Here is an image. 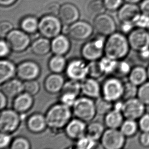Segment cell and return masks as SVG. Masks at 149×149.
Returning <instances> with one entry per match:
<instances>
[{
    "instance_id": "6da1fadb",
    "label": "cell",
    "mask_w": 149,
    "mask_h": 149,
    "mask_svg": "<svg viewBox=\"0 0 149 149\" xmlns=\"http://www.w3.org/2000/svg\"><path fill=\"white\" fill-rule=\"evenodd\" d=\"M73 116L70 107L60 102L52 105L45 114L47 128L53 132L64 129Z\"/></svg>"
},
{
    "instance_id": "7a4b0ae2",
    "label": "cell",
    "mask_w": 149,
    "mask_h": 149,
    "mask_svg": "<svg viewBox=\"0 0 149 149\" xmlns=\"http://www.w3.org/2000/svg\"><path fill=\"white\" fill-rule=\"evenodd\" d=\"M130 49L128 37L123 33L115 32L105 40L104 56L115 60H122L128 54Z\"/></svg>"
},
{
    "instance_id": "3957f363",
    "label": "cell",
    "mask_w": 149,
    "mask_h": 149,
    "mask_svg": "<svg viewBox=\"0 0 149 149\" xmlns=\"http://www.w3.org/2000/svg\"><path fill=\"white\" fill-rule=\"evenodd\" d=\"M72 111L74 118L89 123L97 115L95 100L85 96L78 97L72 107Z\"/></svg>"
},
{
    "instance_id": "277c9868",
    "label": "cell",
    "mask_w": 149,
    "mask_h": 149,
    "mask_svg": "<svg viewBox=\"0 0 149 149\" xmlns=\"http://www.w3.org/2000/svg\"><path fill=\"white\" fill-rule=\"evenodd\" d=\"M104 36H98L87 41L81 48L82 58L88 62L98 61L104 56Z\"/></svg>"
},
{
    "instance_id": "5b68a950",
    "label": "cell",
    "mask_w": 149,
    "mask_h": 149,
    "mask_svg": "<svg viewBox=\"0 0 149 149\" xmlns=\"http://www.w3.org/2000/svg\"><path fill=\"white\" fill-rule=\"evenodd\" d=\"M124 83L117 77H109L101 85V96L115 102L122 98Z\"/></svg>"
},
{
    "instance_id": "8992f818",
    "label": "cell",
    "mask_w": 149,
    "mask_h": 149,
    "mask_svg": "<svg viewBox=\"0 0 149 149\" xmlns=\"http://www.w3.org/2000/svg\"><path fill=\"white\" fill-rule=\"evenodd\" d=\"M22 115L13 109L1 110L0 115V130L5 133L12 134L20 127Z\"/></svg>"
},
{
    "instance_id": "52a82bcc",
    "label": "cell",
    "mask_w": 149,
    "mask_h": 149,
    "mask_svg": "<svg viewBox=\"0 0 149 149\" xmlns=\"http://www.w3.org/2000/svg\"><path fill=\"white\" fill-rule=\"evenodd\" d=\"M60 18L53 15L43 16L39 22L38 31L41 35L47 38H54L61 34L62 23Z\"/></svg>"
},
{
    "instance_id": "ba28073f",
    "label": "cell",
    "mask_w": 149,
    "mask_h": 149,
    "mask_svg": "<svg viewBox=\"0 0 149 149\" xmlns=\"http://www.w3.org/2000/svg\"><path fill=\"white\" fill-rule=\"evenodd\" d=\"M12 52L21 53L28 49L31 44L29 34L22 30H13L5 38Z\"/></svg>"
},
{
    "instance_id": "9c48e42d",
    "label": "cell",
    "mask_w": 149,
    "mask_h": 149,
    "mask_svg": "<svg viewBox=\"0 0 149 149\" xmlns=\"http://www.w3.org/2000/svg\"><path fill=\"white\" fill-rule=\"evenodd\" d=\"M84 58H73L68 62L65 71L70 79L81 81L88 77V63Z\"/></svg>"
},
{
    "instance_id": "30bf717a",
    "label": "cell",
    "mask_w": 149,
    "mask_h": 149,
    "mask_svg": "<svg viewBox=\"0 0 149 149\" xmlns=\"http://www.w3.org/2000/svg\"><path fill=\"white\" fill-rule=\"evenodd\" d=\"M126 139L120 129L107 128L100 141L104 149H121L125 146Z\"/></svg>"
},
{
    "instance_id": "8fae6325",
    "label": "cell",
    "mask_w": 149,
    "mask_h": 149,
    "mask_svg": "<svg viewBox=\"0 0 149 149\" xmlns=\"http://www.w3.org/2000/svg\"><path fill=\"white\" fill-rule=\"evenodd\" d=\"M41 73L40 65L34 61H24L17 65L16 77L23 81L37 79Z\"/></svg>"
},
{
    "instance_id": "7c38bea8",
    "label": "cell",
    "mask_w": 149,
    "mask_h": 149,
    "mask_svg": "<svg viewBox=\"0 0 149 149\" xmlns=\"http://www.w3.org/2000/svg\"><path fill=\"white\" fill-rule=\"evenodd\" d=\"M130 47L136 52L149 49V31L143 29H133L128 36Z\"/></svg>"
},
{
    "instance_id": "4fadbf2b",
    "label": "cell",
    "mask_w": 149,
    "mask_h": 149,
    "mask_svg": "<svg viewBox=\"0 0 149 149\" xmlns=\"http://www.w3.org/2000/svg\"><path fill=\"white\" fill-rule=\"evenodd\" d=\"M146 105L137 97L124 100L122 112L125 119L137 120L145 113Z\"/></svg>"
},
{
    "instance_id": "5bb4252c",
    "label": "cell",
    "mask_w": 149,
    "mask_h": 149,
    "mask_svg": "<svg viewBox=\"0 0 149 149\" xmlns=\"http://www.w3.org/2000/svg\"><path fill=\"white\" fill-rule=\"evenodd\" d=\"M93 26L88 22L77 21L71 24L67 30L70 38L76 41H84L89 39L93 34Z\"/></svg>"
},
{
    "instance_id": "9a60e30c",
    "label": "cell",
    "mask_w": 149,
    "mask_h": 149,
    "mask_svg": "<svg viewBox=\"0 0 149 149\" xmlns=\"http://www.w3.org/2000/svg\"><path fill=\"white\" fill-rule=\"evenodd\" d=\"M94 28L99 35L109 36L116 32L117 26L111 16L103 13L96 17L94 22Z\"/></svg>"
},
{
    "instance_id": "2e32d148",
    "label": "cell",
    "mask_w": 149,
    "mask_h": 149,
    "mask_svg": "<svg viewBox=\"0 0 149 149\" xmlns=\"http://www.w3.org/2000/svg\"><path fill=\"white\" fill-rule=\"evenodd\" d=\"M87 126L86 122L74 118L65 127V134L71 140L77 141L86 135Z\"/></svg>"
},
{
    "instance_id": "e0dca14e",
    "label": "cell",
    "mask_w": 149,
    "mask_h": 149,
    "mask_svg": "<svg viewBox=\"0 0 149 149\" xmlns=\"http://www.w3.org/2000/svg\"><path fill=\"white\" fill-rule=\"evenodd\" d=\"M81 93L95 100L101 96V85L97 79L87 77L81 81Z\"/></svg>"
},
{
    "instance_id": "ac0fdd59",
    "label": "cell",
    "mask_w": 149,
    "mask_h": 149,
    "mask_svg": "<svg viewBox=\"0 0 149 149\" xmlns=\"http://www.w3.org/2000/svg\"><path fill=\"white\" fill-rule=\"evenodd\" d=\"M66 80L61 74L51 73L45 79L43 87L47 92L50 94L61 93Z\"/></svg>"
},
{
    "instance_id": "d6986e66",
    "label": "cell",
    "mask_w": 149,
    "mask_h": 149,
    "mask_svg": "<svg viewBox=\"0 0 149 149\" xmlns=\"http://www.w3.org/2000/svg\"><path fill=\"white\" fill-rule=\"evenodd\" d=\"M26 124L28 130L33 134L42 133L47 128L45 115L39 113H34L29 116Z\"/></svg>"
},
{
    "instance_id": "ffe728a7",
    "label": "cell",
    "mask_w": 149,
    "mask_h": 149,
    "mask_svg": "<svg viewBox=\"0 0 149 149\" xmlns=\"http://www.w3.org/2000/svg\"><path fill=\"white\" fill-rule=\"evenodd\" d=\"M13 99L12 109L21 115L30 111L34 104V96L25 92Z\"/></svg>"
},
{
    "instance_id": "44dd1931",
    "label": "cell",
    "mask_w": 149,
    "mask_h": 149,
    "mask_svg": "<svg viewBox=\"0 0 149 149\" xmlns=\"http://www.w3.org/2000/svg\"><path fill=\"white\" fill-rule=\"evenodd\" d=\"M1 91L9 99H14L24 92V81L17 77L11 79L1 84Z\"/></svg>"
},
{
    "instance_id": "7402d4cb",
    "label": "cell",
    "mask_w": 149,
    "mask_h": 149,
    "mask_svg": "<svg viewBox=\"0 0 149 149\" xmlns=\"http://www.w3.org/2000/svg\"><path fill=\"white\" fill-rule=\"evenodd\" d=\"M58 15L62 22L71 25L77 21L79 17V12L75 5L66 3L61 6Z\"/></svg>"
},
{
    "instance_id": "603a6c76",
    "label": "cell",
    "mask_w": 149,
    "mask_h": 149,
    "mask_svg": "<svg viewBox=\"0 0 149 149\" xmlns=\"http://www.w3.org/2000/svg\"><path fill=\"white\" fill-rule=\"evenodd\" d=\"M141 13L136 4L126 3L121 6L118 12V17L121 22H134L135 18Z\"/></svg>"
},
{
    "instance_id": "cb8c5ba5",
    "label": "cell",
    "mask_w": 149,
    "mask_h": 149,
    "mask_svg": "<svg viewBox=\"0 0 149 149\" xmlns=\"http://www.w3.org/2000/svg\"><path fill=\"white\" fill-rule=\"evenodd\" d=\"M71 47L70 39L64 35H58L51 41V52L52 54L65 56L70 52Z\"/></svg>"
},
{
    "instance_id": "d4e9b609",
    "label": "cell",
    "mask_w": 149,
    "mask_h": 149,
    "mask_svg": "<svg viewBox=\"0 0 149 149\" xmlns=\"http://www.w3.org/2000/svg\"><path fill=\"white\" fill-rule=\"evenodd\" d=\"M17 65L13 61L6 58L0 62V84L13 79L16 76Z\"/></svg>"
},
{
    "instance_id": "484cf974",
    "label": "cell",
    "mask_w": 149,
    "mask_h": 149,
    "mask_svg": "<svg viewBox=\"0 0 149 149\" xmlns=\"http://www.w3.org/2000/svg\"><path fill=\"white\" fill-rule=\"evenodd\" d=\"M125 118L122 111L113 109L105 115L104 124L107 128L120 129Z\"/></svg>"
},
{
    "instance_id": "4316f807",
    "label": "cell",
    "mask_w": 149,
    "mask_h": 149,
    "mask_svg": "<svg viewBox=\"0 0 149 149\" xmlns=\"http://www.w3.org/2000/svg\"><path fill=\"white\" fill-rule=\"evenodd\" d=\"M30 47L33 54L37 56H45L51 52V41L42 36L33 41Z\"/></svg>"
},
{
    "instance_id": "83f0119b",
    "label": "cell",
    "mask_w": 149,
    "mask_h": 149,
    "mask_svg": "<svg viewBox=\"0 0 149 149\" xmlns=\"http://www.w3.org/2000/svg\"><path fill=\"white\" fill-rule=\"evenodd\" d=\"M67 63L65 56L53 54L49 60L47 66L51 73L61 74L65 72Z\"/></svg>"
},
{
    "instance_id": "f1b7e54d",
    "label": "cell",
    "mask_w": 149,
    "mask_h": 149,
    "mask_svg": "<svg viewBox=\"0 0 149 149\" xmlns=\"http://www.w3.org/2000/svg\"><path fill=\"white\" fill-rule=\"evenodd\" d=\"M128 79L130 82L139 87L148 79L147 69L141 66L134 67L131 69Z\"/></svg>"
},
{
    "instance_id": "f546056e",
    "label": "cell",
    "mask_w": 149,
    "mask_h": 149,
    "mask_svg": "<svg viewBox=\"0 0 149 149\" xmlns=\"http://www.w3.org/2000/svg\"><path fill=\"white\" fill-rule=\"evenodd\" d=\"M104 124L98 121H91L87 124L86 135L95 141H99L105 130Z\"/></svg>"
},
{
    "instance_id": "4dcf8cb0",
    "label": "cell",
    "mask_w": 149,
    "mask_h": 149,
    "mask_svg": "<svg viewBox=\"0 0 149 149\" xmlns=\"http://www.w3.org/2000/svg\"><path fill=\"white\" fill-rule=\"evenodd\" d=\"M119 129L126 138L131 137L136 134L139 129V126L136 120L126 119L123 121Z\"/></svg>"
},
{
    "instance_id": "1f68e13d",
    "label": "cell",
    "mask_w": 149,
    "mask_h": 149,
    "mask_svg": "<svg viewBox=\"0 0 149 149\" xmlns=\"http://www.w3.org/2000/svg\"><path fill=\"white\" fill-rule=\"evenodd\" d=\"M39 22L33 16L24 18L20 23L22 30L28 34H32L38 31Z\"/></svg>"
},
{
    "instance_id": "d6a6232c",
    "label": "cell",
    "mask_w": 149,
    "mask_h": 149,
    "mask_svg": "<svg viewBox=\"0 0 149 149\" xmlns=\"http://www.w3.org/2000/svg\"><path fill=\"white\" fill-rule=\"evenodd\" d=\"M95 102L97 115L105 116L113 109V102L102 96L95 99Z\"/></svg>"
},
{
    "instance_id": "836d02e7",
    "label": "cell",
    "mask_w": 149,
    "mask_h": 149,
    "mask_svg": "<svg viewBox=\"0 0 149 149\" xmlns=\"http://www.w3.org/2000/svg\"><path fill=\"white\" fill-rule=\"evenodd\" d=\"M99 61L104 74H113L114 73L119 61L115 60L105 56Z\"/></svg>"
},
{
    "instance_id": "e575fe53",
    "label": "cell",
    "mask_w": 149,
    "mask_h": 149,
    "mask_svg": "<svg viewBox=\"0 0 149 149\" xmlns=\"http://www.w3.org/2000/svg\"><path fill=\"white\" fill-rule=\"evenodd\" d=\"M87 10L90 15L96 17L104 13L106 8L103 1L101 0H94L89 3Z\"/></svg>"
},
{
    "instance_id": "d590c367",
    "label": "cell",
    "mask_w": 149,
    "mask_h": 149,
    "mask_svg": "<svg viewBox=\"0 0 149 149\" xmlns=\"http://www.w3.org/2000/svg\"><path fill=\"white\" fill-rule=\"evenodd\" d=\"M88 77L94 79H100L104 75L101 67L99 61H94L88 63Z\"/></svg>"
},
{
    "instance_id": "8d00e7d4",
    "label": "cell",
    "mask_w": 149,
    "mask_h": 149,
    "mask_svg": "<svg viewBox=\"0 0 149 149\" xmlns=\"http://www.w3.org/2000/svg\"><path fill=\"white\" fill-rule=\"evenodd\" d=\"M62 92L73 93L79 96V94L81 93V81L69 79L65 83L61 93Z\"/></svg>"
},
{
    "instance_id": "74e56055",
    "label": "cell",
    "mask_w": 149,
    "mask_h": 149,
    "mask_svg": "<svg viewBox=\"0 0 149 149\" xmlns=\"http://www.w3.org/2000/svg\"><path fill=\"white\" fill-rule=\"evenodd\" d=\"M131 69L132 68L129 63L122 60L118 61L115 72L113 74L115 75V77H117L119 79L120 77L127 76L128 77Z\"/></svg>"
},
{
    "instance_id": "f35d334b",
    "label": "cell",
    "mask_w": 149,
    "mask_h": 149,
    "mask_svg": "<svg viewBox=\"0 0 149 149\" xmlns=\"http://www.w3.org/2000/svg\"><path fill=\"white\" fill-rule=\"evenodd\" d=\"M139 87L128 81L124 84L122 98L124 100L137 97Z\"/></svg>"
},
{
    "instance_id": "ab89813d",
    "label": "cell",
    "mask_w": 149,
    "mask_h": 149,
    "mask_svg": "<svg viewBox=\"0 0 149 149\" xmlns=\"http://www.w3.org/2000/svg\"><path fill=\"white\" fill-rule=\"evenodd\" d=\"M9 148L11 149H30L31 144L27 138L18 136L13 139Z\"/></svg>"
},
{
    "instance_id": "60d3db41",
    "label": "cell",
    "mask_w": 149,
    "mask_h": 149,
    "mask_svg": "<svg viewBox=\"0 0 149 149\" xmlns=\"http://www.w3.org/2000/svg\"><path fill=\"white\" fill-rule=\"evenodd\" d=\"M75 147L79 149H95L98 147V141L85 135L76 141Z\"/></svg>"
},
{
    "instance_id": "b9f144b4",
    "label": "cell",
    "mask_w": 149,
    "mask_h": 149,
    "mask_svg": "<svg viewBox=\"0 0 149 149\" xmlns=\"http://www.w3.org/2000/svg\"><path fill=\"white\" fill-rule=\"evenodd\" d=\"M137 97L146 105H149V81L139 87Z\"/></svg>"
},
{
    "instance_id": "7bdbcfd3",
    "label": "cell",
    "mask_w": 149,
    "mask_h": 149,
    "mask_svg": "<svg viewBox=\"0 0 149 149\" xmlns=\"http://www.w3.org/2000/svg\"><path fill=\"white\" fill-rule=\"evenodd\" d=\"M24 92L34 96L40 90V86L37 79L24 81Z\"/></svg>"
},
{
    "instance_id": "ee69618b",
    "label": "cell",
    "mask_w": 149,
    "mask_h": 149,
    "mask_svg": "<svg viewBox=\"0 0 149 149\" xmlns=\"http://www.w3.org/2000/svg\"><path fill=\"white\" fill-rule=\"evenodd\" d=\"M78 97L77 95L73 93L62 92L61 93L60 102L72 108Z\"/></svg>"
},
{
    "instance_id": "f6af8a7d",
    "label": "cell",
    "mask_w": 149,
    "mask_h": 149,
    "mask_svg": "<svg viewBox=\"0 0 149 149\" xmlns=\"http://www.w3.org/2000/svg\"><path fill=\"white\" fill-rule=\"evenodd\" d=\"M135 26L139 28L149 30V15L141 13L133 22Z\"/></svg>"
},
{
    "instance_id": "bcb514c9",
    "label": "cell",
    "mask_w": 149,
    "mask_h": 149,
    "mask_svg": "<svg viewBox=\"0 0 149 149\" xmlns=\"http://www.w3.org/2000/svg\"><path fill=\"white\" fill-rule=\"evenodd\" d=\"M123 0H103L106 9L113 11L119 9L122 6Z\"/></svg>"
},
{
    "instance_id": "7dc6e473",
    "label": "cell",
    "mask_w": 149,
    "mask_h": 149,
    "mask_svg": "<svg viewBox=\"0 0 149 149\" xmlns=\"http://www.w3.org/2000/svg\"><path fill=\"white\" fill-rule=\"evenodd\" d=\"M13 138L12 134L1 132L0 133V148L3 149L10 147Z\"/></svg>"
},
{
    "instance_id": "c3c4849f",
    "label": "cell",
    "mask_w": 149,
    "mask_h": 149,
    "mask_svg": "<svg viewBox=\"0 0 149 149\" xmlns=\"http://www.w3.org/2000/svg\"><path fill=\"white\" fill-rule=\"evenodd\" d=\"M12 52L6 39H1L0 41V56L1 58H6Z\"/></svg>"
},
{
    "instance_id": "681fc988",
    "label": "cell",
    "mask_w": 149,
    "mask_h": 149,
    "mask_svg": "<svg viewBox=\"0 0 149 149\" xmlns=\"http://www.w3.org/2000/svg\"><path fill=\"white\" fill-rule=\"evenodd\" d=\"M138 124L141 132H149V113H145L139 119Z\"/></svg>"
},
{
    "instance_id": "f907efd6",
    "label": "cell",
    "mask_w": 149,
    "mask_h": 149,
    "mask_svg": "<svg viewBox=\"0 0 149 149\" xmlns=\"http://www.w3.org/2000/svg\"><path fill=\"white\" fill-rule=\"evenodd\" d=\"M13 26L11 23L7 21L2 22L0 24V35L2 38H5L7 35L13 30Z\"/></svg>"
},
{
    "instance_id": "816d5d0a",
    "label": "cell",
    "mask_w": 149,
    "mask_h": 149,
    "mask_svg": "<svg viewBox=\"0 0 149 149\" xmlns=\"http://www.w3.org/2000/svg\"><path fill=\"white\" fill-rule=\"evenodd\" d=\"M61 6L58 2H54L48 4L45 8V11L49 15H58Z\"/></svg>"
},
{
    "instance_id": "f5cc1de1",
    "label": "cell",
    "mask_w": 149,
    "mask_h": 149,
    "mask_svg": "<svg viewBox=\"0 0 149 149\" xmlns=\"http://www.w3.org/2000/svg\"><path fill=\"white\" fill-rule=\"evenodd\" d=\"M139 143L143 147H149V132H142L139 137Z\"/></svg>"
},
{
    "instance_id": "db71d44e",
    "label": "cell",
    "mask_w": 149,
    "mask_h": 149,
    "mask_svg": "<svg viewBox=\"0 0 149 149\" xmlns=\"http://www.w3.org/2000/svg\"><path fill=\"white\" fill-rule=\"evenodd\" d=\"M121 30L123 34H128L131 32L135 26L133 22H121Z\"/></svg>"
},
{
    "instance_id": "11a10c76",
    "label": "cell",
    "mask_w": 149,
    "mask_h": 149,
    "mask_svg": "<svg viewBox=\"0 0 149 149\" xmlns=\"http://www.w3.org/2000/svg\"><path fill=\"white\" fill-rule=\"evenodd\" d=\"M139 8L142 13L149 15V0H143L139 5Z\"/></svg>"
},
{
    "instance_id": "9f6ffc18",
    "label": "cell",
    "mask_w": 149,
    "mask_h": 149,
    "mask_svg": "<svg viewBox=\"0 0 149 149\" xmlns=\"http://www.w3.org/2000/svg\"><path fill=\"white\" fill-rule=\"evenodd\" d=\"M0 99H1V109L3 110L6 109V107L8 104V97L6 95L1 91L0 92Z\"/></svg>"
},
{
    "instance_id": "6f0895ef",
    "label": "cell",
    "mask_w": 149,
    "mask_h": 149,
    "mask_svg": "<svg viewBox=\"0 0 149 149\" xmlns=\"http://www.w3.org/2000/svg\"><path fill=\"white\" fill-rule=\"evenodd\" d=\"M16 0H0V4L2 6L7 7L14 3Z\"/></svg>"
},
{
    "instance_id": "680465c9",
    "label": "cell",
    "mask_w": 149,
    "mask_h": 149,
    "mask_svg": "<svg viewBox=\"0 0 149 149\" xmlns=\"http://www.w3.org/2000/svg\"><path fill=\"white\" fill-rule=\"evenodd\" d=\"M126 3H132V4H137L140 2H141L142 0H124Z\"/></svg>"
},
{
    "instance_id": "91938a15",
    "label": "cell",
    "mask_w": 149,
    "mask_h": 149,
    "mask_svg": "<svg viewBox=\"0 0 149 149\" xmlns=\"http://www.w3.org/2000/svg\"><path fill=\"white\" fill-rule=\"evenodd\" d=\"M147 70L148 77V79L149 80V65L148 67L147 68Z\"/></svg>"
},
{
    "instance_id": "94428289",
    "label": "cell",
    "mask_w": 149,
    "mask_h": 149,
    "mask_svg": "<svg viewBox=\"0 0 149 149\" xmlns=\"http://www.w3.org/2000/svg\"></svg>"
}]
</instances>
